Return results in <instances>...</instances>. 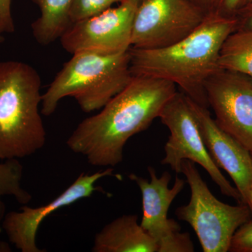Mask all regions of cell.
<instances>
[{"instance_id": "1", "label": "cell", "mask_w": 252, "mask_h": 252, "mask_svg": "<svg viewBox=\"0 0 252 252\" xmlns=\"http://www.w3.org/2000/svg\"><path fill=\"white\" fill-rule=\"evenodd\" d=\"M177 92V86L170 81L132 76L98 114L77 126L66 144L93 166H117L123 161L127 141L147 130Z\"/></svg>"}, {"instance_id": "2", "label": "cell", "mask_w": 252, "mask_h": 252, "mask_svg": "<svg viewBox=\"0 0 252 252\" xmlns=\"http://www.w3.org/2000/svg\"><path fill=\"white\" fill-rule=\"evenodd\" d=\"M237 30L236 18L210 12L187 37L167 47L129 49L132 76L170 81L202 107L209 108L205 84L220 69L222 46Z\"/></svg>"}, {"instance_id": "3", "label": "cell", "mask_w": 252, "mask_h": 252, "mask_svg": "<svg viewBox=\"0 0 252 252\" xmlns=\"http://www.w3.org/2000/svg\"><path fill=\"white\" fill-rule=\"evenodd\" d=\"M40 76L29 64L0 63V160L30 157L45 145Z\"/></svg>"}, {"instance_id": "4", "label": "cell", "mask_w": 252, "mask_h": 252, "mask_svg": "<svg viewBox=\"0 0 252 252\" xmlns=\"http://www.w3.org/2000/svg\"><path fill=\"white\" fill-rule=\"evenodd\" d=\"M132 78L129 51L117 55L82 52L64 63L41 99V114L52 115L61 99H75L84 112L99 110Z\"/></svg>"}, {"instance_id": "5", "label": "cell", "mask_w": 252, "mask_h": 252, "mask_svg": "<svg viewBox=\"0 0 252 252\" xmlns=\"http://www.w3.org/2000/svg\"><path fill=\"white\" fill-rule=\"evenodd\" d=\"M181 173L190 189L187 205L178 207L176 215L187 222L198 236L204 252H227L235 231L251 220L252 211L245 204L228 205L212 194L195 162L185 160Z\"/></svg>"}, {"instance_id": "6", "label": "cell", "mask_w": 252, "mask_h": 252, "mask_svg": "<svg viewBox=\"0 0 252 252\" xmlns=\"http://www.w3.org/2000/svg\"><path fill=\"white\" fill-rule=\"evenodd\" d=\"M159 118L170 132L164 147L162 165H169L176 173H181L184 160L198 164L218 186L222 194L243 204L238 189L230 185L210 157L187 96L177 91L165 104Z\"/></svg>"}, {"instance_id": "7", "label": "cell", "mask_w": 252, "mask_h": 252, "mask_svg": "<svg viewBox=\"0 0 252 252\" xmlns=\"http://www.w3.org/2000/svg\"><path fill=\"white\" fill-rule=\"evenodd\" d=\"M208 14L189 0H144L134 18L131 48L171 46L191 34Z\"/></svg>"}, {"instance_id": "8", "label": "cell", "mask_w": 252, "mask_h": 252, "mask_svg": "<svg viewBox=\"0 0 252 252\" xmlns=\"http://www.w3.org/2000/svg\"><path fill=\"white\" fill-rule=\"evenodd\" d=\"M150 181L136 174L129 179L138 186L142 193V215L140 225L155 240L158 252H193L194 245L189 233L181 232L180 224L168 218L172 202L185 188L187 181L177 177L169 187L172 176L165 172L158 177L153 167H148Z\"/></svg>"}, {"instance_id": "9", "label": "cell", "mask_w": 252, "mask_h": 252, "mask_svg": "<svg viewBox=\"0 0 252 252\" xmlns=\"http://www.w3.org/2000/svg\"><path fill=\"white\" fill-rule=\"evenodd\" d=\"M138 6L131 0H122L116 7L72 23L60 37L61 45L72 55L89 52L110 56L127 52Z\"/></svg>"}, {"instance_id": "10", "label": "cell", "mask_w": 252, "mask_h": 252, "mask_svg": "<svg viewBox=\"0 0 252 252\" xmlns=\"http://www.w3.org/2000/svg\"><path fill=\"white\" fill-rule=\"evenodd\" d=\"M205 92L217 125L252 152V78L220 68Z\"/></svg>"}, {"instance_id": "11", "label": "cell", "mask_w": 252, "mask_h": 252, "mask_svg": "<svg viewBox=\"0 0 252 252\" xmlns=\"http://www.w3.org/2000/svg\"><path fill=\"white\" fill-rule=\"evenodd\" d=\"M112 167L95 172L92 175L82 173L57 198L50 203L38 207L24 205L21 211H12L5 215L1 222L9 240L22 252H44L38 248L36 243V233L41 222L48 215L63 207L69 206L81 199L89 198L95 190L97 182L104 177L114 175Z\"/></svg>"}, {"instance_id": "12", "label": "cell", "mask_w": 252, "mask_h": 252, "mask_svg": "<svg viewBox=\"0 0 252 252\" xmlns=\"http://www.w3.org/2000/svg\"><path fill=\"white\" fill-rule=\"evenodd\" d=\"M188 100L198 120L204 142L212 160L217 167L224 170L231 177L241 195L243 203L248 205L252 185L251 152L222 130L217 125L208 109L189 97Z\"/></svg>"}, {"instance_id": "13", "label": "cell", "mask_w": 252, "mask_h": 252, "mask_svg": "<svg viewBox=\"0 0 252 252\" xmlns=\"http://www.w3.org/2000/svg\"><path fill=\"white\" fill-rule=\"evenodd\" d=\"M158 248L138 223L137 215L118 217L94 236V252H158Z\"/></svg>"}, {"instance_id": "14", "label": "cell", "mask_w": 252, "mask_h": 252, "mask_svg": "<svg viewBox=\"0 0 252 252\" xmlns=\"http://www.w3.org/2000/svg\"><path fill=\"white\" fill-rule=\"evenodd\" d=\"M40 11V16L31 25L33 36L39 44L47 46L60 39L71 26L72 0H31Z\"/></svg>"}, {"instance_id": "15", "label": "cell", "mask_w": 252, "mask_h": 252, "mask_svg": "<svg viewBox=\"0 0 252 252\" xmlns=\"http://www.w3.org/2000/svg\"><path fill=\"white\" fill-rule=\"evenodd\" d=\"M219 66L252 78V31L236 30L220 50Z\"/></svg>"}, {"instance_id": "16", "label": "cell", "mask_w": 252, "mask_h": 252, "mask_svg": "<svg viewBox=\"0 0 252 252\" xmlns=\"http://www.w3.org/2000/svg\"><path fill=\"white\" fill-rule=\"evenodd\" d=\"M23 167L18 159H10L0 162V233L1 222L5 216L2 197L12 196L21 205H27L32 195L23 188Z\"/></svg>"}, {"instance_id": "17", "label": "cell", "mask_w": 252, "mask_h": 252, "mask_svg": "<svg viewBox=\"0 0 252 252\" xmlns=\"http://www.w3.org/2000/svg\"><path fill=\"white\" fill-rule=\"evenodd\" d=\"M122 0H72L69 18L74 23L93 17L110 9L113 5Z\"/></svg>"}, {"instance_id": "18", "label": "cell", "mask_w": 252, "mask_h": 252, "mask_svg": "<svg viewBox=\"0 0 252 252\" xmlns=\"http://www.w3.org/2000/svg\"><path fill=\"white\" fill-rule=\"evenodd\" d=\"M228 252H252V219L235 231Z\"/></svg>"}, {"instance_id": "19", "label": "cell", "mask_w": 252, "mask_h": 252, "mask_svg": "<svg viewBox=\"0 0 252 252\" xmlns=\"http://www.w3.org/2000/svg\"><path fill=\"white\" fill-rule=\"evenodd\" d=\"M15 31L11 14V0H0V35Z\"/></svg>"}, {"instance_id": "20", "label": "cell", "mask_w": 252, "mask_h": 252, "mask_svg": "<svg viewBox=\"0 0 252 252\" xmlns=\"http://www.w3.org/2000/svg\"><path fill=\"white\" fill-rule=\"evenodd\" d=\"M243 0H219L212 12L226 18H235Z\"/></svg>"}, {"instance_id": "21", "label": "cell", "mask_w": 252, "mask_h": 252, "mask_svg": "<svg viewBox=\"0 0 252 252\" xmlns=\"http://www.w3.org/2000/svg\"><path fill=\"white\" fill-rule=\"evenodd\" d=\"M237 30L252 31V1L242 6L237 13Z\"/></svg>"}, {"instance_id": "22", "label": "cell", "mask_w": 252, "mask_h": 252, "mask_svg": "<svg viewBox=\"0 0 252 252\" xmlns=\"http://www.w3.org/2000/svg\"><path fill=\"white\" fill-rule=\"evenodd\" d=\"M189 1L201 8L207 13H210L215 10L219 0H189Z\"/></svg>"}, {"instance_id": "23", "label": "cell", "mask_w": 252, "mask_h": 252, "mask_svg": "<svg viewBox=\"0 0 252 252\" xmlns=\"http://www.w3.org/2000/svg\"><path fill=\"white\" fill-rule=\"evenodd\" d=\"M251 1H252V0H243V1H242V4H241V6H240V8H241L242 6H243L244 5L248 4V3L251 2ZM238 11H239V10H238Z\"/></svg>"}, {"instance_id": "24", "label": "cell", "mask_w": 252, "mask_h": 252, "mask_svg": "<svg viewBox=\"0 0 252 252\" xmlns=\"http://www.w3.org/2000/svg\"><path fill=\"white\" fill-rule=\"evenodd\" d=\"M131 1H133L134 3L137 4H140L141 2L144 1V0H131Z\"/></svg>"}, {"instance_id": "25", "label": "cell", "mask_w": 252, "mask_h": 252, "mask_svg": "<svg viewBox=\"0 0 252 252\" xmlns=\"http://www.w3.org/2000/svg\"><path fill=\"white\" fill-rule=\"evenodd\" d=\"M4 37H3L2 36L0 35V43L2 42V41H4Z\"/></svg>"}, {"instance_id": "26", "label": "cell", "mask_w": 252, "mask_h": 252, "mask_svg": "<svg viewBox=\"0 0 252 252\" xmlns=\"http://www.w3.org/2000/svg\"><path fill=\"white\" fill-rule=\"evenodd\" d=\"M251 153H252V152H251Z\"/></svg>"}]
</instances>
